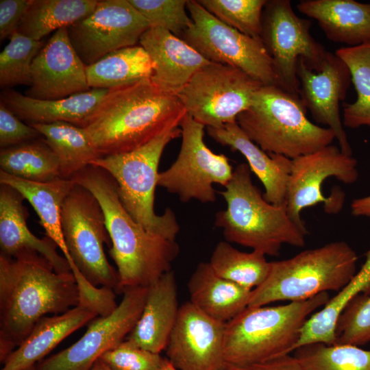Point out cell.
I'll return each instance as SVG.
<instances>
[{"instance_id":"obj_24","label":"cell","mask_w":370,"mask_h":370,"mask_svg":"<svg viewBox=\"0 0 370 370\" xmlns=\"http://www.w3.org/2000/svg\"><path fill=\"white\" fill-rule=\"evenodd\" d=\"M179 308L175 276L171 270L148 287L140 317L126 339L160 354L166 347Z\"/></svg>"},{"instance_id":"obj_14","label":"cell","mask_w":370,"mask_h":370,"mask_svg":"<svg viewBox=\"0 0 370 370\" xmlns=\"http://www.w3.org/2000/svg\"><path fill=\"white\" fill-rule=\"evenodd\" d=\"M357 164L352 156L343 153L332 144L293 159L286 198L291 219L308 232L301 216L304 209L321 203L326 213H338L343 206L344 193L334 190L325 197L322 184L330 177L346 184L356 182L358 177Z\"/></svg>"},{"instance_id":"obj_32","label":"cell","mask_w":370,"mask_h":370,"mask_svg":"<svg viewBox=\"0 0 370 370\" xmlns=\"http://www.w3.org/2000/svg\"><path fill=\"white\" fill-rule=\"evenodd\" d=\"M97 0H32L17 32L33 40L67 27L90 14Z\"/></svg>"},{"instance_id":"obj_44","label":"cell","mask_w":370,"mask_h":370,"mask_svg":"<svg viewBox=\"0 0 370 370\" xmlns=\"http://www.w3.org/2000/svg\"><path fill=\"white\" fill-rule=\"evenodd\" d=\"M221 370H304L293 355H286L263 362L236 365L226 364Z\"/></svg>"},{"instance_id":"obj_23","label":"cell","mask_w":370,"mask_h":370,"mask_svg":"<svg viewBox=\"0 0 370 370\" xmlns=\"http://www.w3.org/2000/svg\"><path fill=\"white\" fill-rule=\"evenodd\" d=\"M207 131L216 142L239 151L246 158L251 173L264 186L266 201L277 206L286 204L291 159L263 151L245 135L236 121L207 127Z\"/></svg>"},{"instance_id":"obj_1","label":"cell","mask_w":370,"mask_h":370,"mask_svg":"<svg viewBox=\"0 0 370 370\" xmlns=\"http://www.w3.org/2000/svg\"><path fill=\"white\" fill-rule=\"evenodd\" d=\"M79 301L72 272H56L36 252H25L16 258L0 254L1 362L21 345L42 317L65 312Z\"/></svg>"},{"instance_id":"obj_22","label":"cell","mask_w":370,"mask_h":370,"mask_svg":"<svg viewBox=\"0 0 370 370\" xmlns=\"http://www.w3.org/2000/svg\"><path fill=\"white\" fill-rule=\"evenodd\" d=\"M109 90L91 88L63 99L42 100L10 88L1 91V102L28 124L66 122L84 128Z\"/></svg>"},{"instance_id":"obj_12","label":"cell","mask_w":370,"mask_h":370,"mask_svg":"<svg viewBox=\"0 0 370 370\" xmlns=\"http://www.w3.org/2000/svg\"><path fill=\"white\" fill-rule=\"evenodd\" d=\"M182 144L175 162L160 172L158 186L178 196L182 202L193 199L201 203L216 200L213 187L225 186L234 169L228 158L210 150L204 140L205 126L186 114L180 122Z\"/></svg>"},{"instance_id":"obj_45","label":"cell","mask_w":370,"mask_h":370,"mask_svg":"<svg viewBox=\"0 0 370 370\" xmlns=\"http://www.w3.org/2000/svg\"><path fill=\"white\" fill-rule=\"evenodd\" d=\"M350 208L352 215L370 219V195L354 199Z\"/></svg>"},{"instance_id":"obj_11","label":"cell","mask_w":370,"mask_h":370,"mask_svg":"<svg viewBox=\"0 0 370 370\" xmlns=\"http://www.w3.org/2000/svg\"><path fill=\"white\" fill-rule=\"evenodd\" d=\"M262 85L240 69L210 62L199 69L176 96L196 121L219 127L236 122Z\"/></svg>"},{"instance_id":"obj_9","label":"cell","mask_w":370,"mask_h":370,"mask_svg":"<svg viewBox=\"0 0 370 370\" xmlns=\"http://www.w3.org/2000/svg\"><path fill=\"white\" fill-rule=\"evenodd\" d=\"M61 225L70 256L81 273L95 286L118 293L117 271L103 248L110 241L105 216L98 200L84 187L76 184L65 199Z\"/></svg>"},{"instance_id":"obj_35","label":"cell","mask_w":370,"mask_h":370,"mask_svg":"<svg viewBox=\"0 0 370 370\" xmlns=\"http://www.w3.org/2000/svg\"><path fill=\"white\" fill-rule=\"evenodd\" d=\"M334 53L347 66L357 95L354 102L343 104V124L350 128L370 126V41Z\"/></svg>"},{"instance_id":"obj_27","label":"cell","mask_w":370,"mask_h":370,"mask_svg":"<svg viewBox=\"0 0 370 370\" xmlns=\"http://www.w3.org/2000/svg\"><path fill=\"white\" fill-rule=\"evenodd\" d=\"M190 302L217 321L227 323L243 311L251 290L217 275L209 262H200L188 282Z\"/></svg>"},{"instance_id":"obj_6","label":"cell","mask_w":370,"mask_h":370,"mask_svg":"<svg viewBox=\"0 0 370 370\" xmlns=\"http://www.w3.org/2000/svg\"><path fill=\"white\" fill-rule=\"evenodd\" d=\"M329 299L325 292L284 305L247 307L225 323V363L250 365L291 354L308 317Z\"/></svg>"},{"instance_id":"obj_5","label":"cell","mask_w":370,"mask_h":370,"mask_svg":"<svg viewBox=\"0 0 370 370\" xmlns=\"http://www.w3.org/2000/svg\"><path fill=\"white\" fill-rule=\"evenodd\" d=\"M298 95L262 85L250 106L236 118L245 135L263 151L291 160L330 145L334 132L312 123Z\"/></svg>"},{"instance_id":"obj_10","label":"cell","mask_w":370,"mask_h":370,"mask_svg":"<svg viewBox=\"0 0 370 370\" xmlns=\"http://www.w3.org/2000/svg\"><path fill=\"white\" fill-rule=\"evenodd\" d=\"M193 23L182 35L211 62L240 69L264 86H278L272 58L260 37L245 35L221 22L197 1L188 0Z\"/></svg>"},{"instance_id":"obj_43","label":"cell","mask_w":370,"mask_h":370,"mask_svg":"<svg viewBox=\"0 0 370 370\" xmlns=\"http://www.w3.org/2000/svg\"><path fill=\"white\" fill-rule=\"evenodd\" d=\"M32 0L0 1V40L10 38L17 31Z\"/></svg>"},{"instance_id":"obj_41","label":"cell","mask_w":370,"mask_h":370,"mask_svg":"<svg viewBox=\"0 0 370 370\" xmlns=\"http://www.w3.org/2000/svg\"><path fill=\"white\" fill-rule=\"evenodd\" d=\"M99 359L112 370H161L165 358L126 339Z\"/></svg>"},{"instance_id":"obj_30","label":"cell","mask_w":370,"mask_h":370,"mask_svg":"<svg viewBox=\"0 0 370 370\" xmlns=\"http://www.w3.org/2000/svg\"><path fill=\"white\" fill-rule=\"evenodd\" d=\"M153 63L140 45L112 51L94 64L86 66L90 88L114 89L151 79Z\"/></svg>"},{"instance_id":"obj_36","label":"cell","mask_w":370,"mask_h":370,"mask_svg":"<svg viewBox=\"0 0 370 370\" xmlns=\"http://www.w3.org/2000/svg\"><path fill=\"white\" fill-rule=\"evenodd\" d=\"M293 355L304 370H370V349L353 345L311 343Z\"/></svg>"},{"instance_id":"obj_4","label":"cell","mask_w":370,"mask_h":370,"mask_svg":"<svg viewBox=\"0 0 370 370\" xmlns=\"http://www.w3.org/2000/svg\"><path fill=\"white\" fill-rule=\"evenodd\" d=\"M220 192L227 204L216 214L214 225L228 243L251 248L265 256H278L283 245H305L308 232L290 218L286 205L265 200L254 184L247 163L234 169L230 182Z\"/></svg>"},{"instance_id":"obj_21","label":"cell","mask_w":370,"mask_h":370,"mask_svg":"<svg viewBox=\"0 0 370 370\" xmlns=\"http://www.w3.org/2000/svg\"><path fill=\"white\" fill-rule=\"evenodd\" d=\"M23 197L15 189L0 186V247L1 254L16 258L25 252H36L44 257L58 273L71 272L58 247L48 236L40 238L27 224L28 211L23 205Z\"/></svg>"},{"instance_id":"obj_31","label":"cell","mask_w":370,"mask_h":370,"mask_svg":"<svg viewBox=\"0 0 370 370\" xmlns=\"http://www.w3.org/2000/svg\"><path fill=\"white\" fill-rule=\"evenodd\" d=\"M57 156L62 178L71 179L101 156L84 128L66 122L29 124Z\"/></svg>"},{"instance_id":"obj_16","label":"cell","mask_w":370,"mask_h":370,"mask_svg":"<svg viewBox=\"0 0 370 370\" xmlns=\"http://www.w3.org/2000/svg\"><path fill=\"white\" fill-rule=\"evenodd\" d=\"M148 287L127 288L115 310L90 321L84 335L69 347L39 362L38 370H91L107 351L123 342L142 313Z\"/></svg>"},{"instance_id":"obj_2","label":"cell","mask_w":370,"mask_h":370,"mask_svg":"<svg viewBox=\"0 0 370 370\" xmlns=\"http://www.w3.org/2000/svg\"><path fill=\"white\" fill-rule=\"evenodd\" d=\"M71 179L90 191L103 210L112 243L109 252L117 267L118 293L147 288L171 270L180 251L178 244L146 231L132 217L108 172L90 165Z\"/></svg>"},{"instance_id":"obj_3","label":"cell","mask_w":370,"mask_h":370,"mask_svg":"<svg viewBox=\"0 0 370 370\" xmlns=\"http://www.w3.org/2000/svg\"><path fill=\"white\" fill-rule=\"evenodd\" d=\"M186 114L175 95L145 79L110 90L84 129L102 157L141 147Z\"/></svg>"},{"instance_id":"obj_47","label":"cell","mask_w":370,"mask_h":370,"mask_svg":"<svg viewBox=\"0 0 370 370\" xmlns=\"http://www.w3.org/2000/svg\"><path fill=\"white\" fill-rule=\"evenodd\" d=\"M161 370H177V369L166 358H165Z\"/></svg>"},{"instance_id":"obj_34","label":"cell","mask_w":370,"mask_h":370,"mask_svg":"<svg viewBox=\"0 0 370 370\" xmlns=\"http://www.w3.org/2000/svg\"><path fill=\"white\" fill-rule=\"evenodd\" d=\"M208 262L221 278L251 291L264 282L271 268L262 253L241 251L226 241L217 243Z\"/></svg>"},{"instance_id":"obj_13","label":"cell","mask_w":370,"mask_h":370,"mask_svg":"<svg viewBox=\"0 0 370 370\" xmlns=\"http://www.w3.org/2000/svg\"><path fill=\"white\" fill-rule=\"evenodd\" d=\"M310 26V20L295 13L289 0L268 1L264 7L260 38L272 58L278 86L298 96L299 59L318 71L328 53L311 35Z\"/></svg>"},{"instance_id":"obj_42","label":"cell","mask_w":370,"mask_h":370,"mask_svg":"<svg viewBox=\"0 0 370 370\" xmlns=\"http://www.w3.org/2000/svg\"><path fill=\"white\" fill-rule=\"evenodd\" d=\"M41 134L0 102V147L5 149L35 140Z\"/></svg>"},{"instance_id":"obj_29","label":"cell","mask_w":370,"mask_h":370,"mask_svg":"<svg viewBox=\"0 0 370 370\" xmlns=\"http://www.w3.org/2000/svg\"><path fill=\"white\" fill-rule=\"evenodd\" d=\"M365 257L360 270L349 282L306 321L300 330L294 351L311 343L335 344L336 323L342 312L357 296L370 295V249Z\"/></svg>"},{"instance_id":"obj_25","label":"cell","mask_w":370,"mask_h":370,"mask_svg":"<svg viewBox=\"0 0 370 370\" xmlns=\"http://www.w3.org/2000/svg\"><path fill=\"white\" fill-rule=\"evenodd\" d=\"M98 315L77 305L65 312L42 317L3 363L1 370H23L36 365L61 341Z\"/></svg>"},{"instance_id":"obj_20","label":"cell","mask_w":370,"mask_h":370,"mask_svg":"<svg viewBox=\"0 0 370 370\" xmlns=\"http://www.w3.org/2000/svg\"><path fill=\"white\" fill-rule=\"evenodd\" d=\"M139 43L153 63L151 82L175 95L199 69L211 62L184 40L164 28L149 27Z\"/></svg>"},{"instance_id":"obj_39","label":"cell","mask_w":370,"mask_h":370,"mask_svg":"<svg viewBox=\"0 0 370 370\" xmlns=\"http://www.w3.org/2000/svg\"><path fill=\"white\" fill-rule=\"evenodd\" d=\"M128 1L150 27L166 29L177 36L182 35L193 23L186 11L188 0Z\"/></svg>"},{"instance_id":"obj_18","label":"cell","mask_w":370,"mask_h":370,"mask_svg":"<svg viewBox=\"0 0 370 370\" xmlns=\"http://www.w3.org/2000/svg\"><path fill=\"white\" fill-rule=\"evenodd\" d=\"M299 97L313 119L331 129L341 151L352 156V147L340 115L339 105L352 83L350 71L343 60L328 51L320 71L308 68L299 59L297 68Z\"/></svg>"},{"instance_id":"obj_19","label":"cell","mask_w":370,"mask_h":370,"mask_svg":"<svg viewBox=\"0 0 370 370\" xmlns=\"http://www.w3.org/2000/svg\"><path fill=\"white\" fill-rule=\"evenodd\" d=\"M86 65L74 49L67 27L55 32L34 58L25 95L56 100L89 90Z\"/></svg>"},{"instance_id":"obj_8","label":"cell","mask_w":370,"mask_h":370,"mask_svg":"<svg viewBox=\"0 0 370 370\" xmlns=\"http://www.w3.org/2000/svg\"><path fill=\"white\" fill-rule=\"evenodd\" d=\"M180 136V125H175L136 149L100 157L91 164L104 169L114 180L122 204L139 225L170 241H175L180 225L171 208L162 214L155 213L154 197L163 151Z\"/></svg>"},{"instance_id":"obj_26","label":"cell","mask_w":370,"mask_h":370,"mask_svg":"<svg viewBox=\"0 0 370 370\" xmlns=\"http://www.w3.org/2000/svg\"><path fill=\"white\" fill-rule=\"evenodd\" d=\"M297 8L317 21L332 42L354 47L370 41V3L354 0H302Z\"/></svg>"},{"instance_id":"obj_40","label":"cell","mask_w":370,"mask_h":370,"mask_svg":"<svg viewBox=\"0 0 370 370\" xmlns=\"http://www.w3.org/2000/svg\"><path fill=\"white\" fill-rule=\"evenodd\" d=\"M370 342V295H358L346 306L336 326L334 345H362Z\"/></svg>"},{"instance_id":"obj_7","label":"cell","mask_w":370,"mask_h":370,"mask_svg":"<svg viewBox=\"0 0 370 370\" xmlns=\"http://www.w3.org/2000/svg\"><path fill=\"white\" fill-rule=\"evenodd\" d=\"M357 260L352 247L338 241L271 262L267 279L251 291L247 307L304 301L330 291H339L356 273Z\"/></svg>"},{"instance_id":"obj_17","label":"cell","mask_w":370,"mask_h":370,"mask_svg":"<svg viewBox=\"0 0 370 370\" xmlns=\"http://www.w3.org/2000/svg\"><path fill=\"white\" fill-rule=\"evenodd\" d=\"M225 323L208 316L190 301L180 306L166 350L177 370H221Z\"/></svg>"},{"instance_id":"obj_46","label":"cell","mask_w":370,"mask_h":370,"mask_svg":"<svg viewBox=\"0 0 370 370\" xmlns=\"http://www.w3.org/2000/svg\"><path fill=\"white\" fill-rule=\"evenodd\" d=\"M91 370H112L101 360L98 359L93 365Z\"/></svg>"},{"instance_id":"obj_48","label":"cell","mask_w":370,"mask_h":370,"mask_svg":"<svg viewBox=\"0 0 370 370\" xmlns=\"http://www.w3.org/2000/svg\"><path fill=\"white\" fill-rule=\"evenodd\" d=\"M23 370H38V369H37L36 366L34 365V366L28 367V368H27V369H23Z\"/></svg>"},{"instance_id":"obj_38","label":"cell","mask_w":370,"mask_h":370,"mask_svg":"<svg viewBox=\"0 0 370 370\" xmlns=\"http://www.w3.org/2000/svg\"><path fill=\"white\" fill-rule=\"evenodd\" d=\"M221 22L255 38L261 36L267 0H197Z\"/></svg>"},{"instance_id":"obj_15","label":"cell","mask_w":370,"mask_h":370,"mask_svg":"<svg viewBox=\"0 0 370 370\" xmlns=\"http://www.w3.org/2000/svg\"><path fill=\"white\" fill-rule=\"evenodd\" d=\"M149 27L128 0H100L90 14L67 27V33L89 66L112 51L136 45Z\"/></svg>"},{"instance_id":"obj_37","label":"cell","mask_w":370,"mask_h":370,"mask_svg":"<svg viewBox=\"0 0 370 370\" xmlns=\"http://www.w3.org/2000/svg\"><path fill=\"white\" fill-rule=\"evenodd\" d=\"M0 53V86L10 89L18 85L31 86L32 62L44 42L14 32Z\"/></svg>"},{"instance_id":"obj_33","label":"cell","mask_w":370,"mask_h":370,"mask_svg":"<svg viewBox=\"0 0 370 370\" xmlns=\"http://www.w3.org/2000/svg\"><path fill=\"white\" fill-rule=\"evenodd\" d=\"M0 167L7 174L31 182H48L62 178L59 160L44 140L1 149Z\"/></svg>"},{"instance_id":"obj_28","label":"cell","mask_w":370,"mask_h":370,"mask_svg":"<svg viewBox=\"0 0 370 370\" xmlns=\"http://www.w3.org/2000/svg\"><path fill=\"white\" fill-rule=\"evenodd\" d=\"M0 184L15 189L32 205L46 236L56 243L69 266L73 264L64 241L61 215L64 200L76 184L75 181L71 178H60L48 182H36L0 171Z\"/></svg>"}]
</instances>
